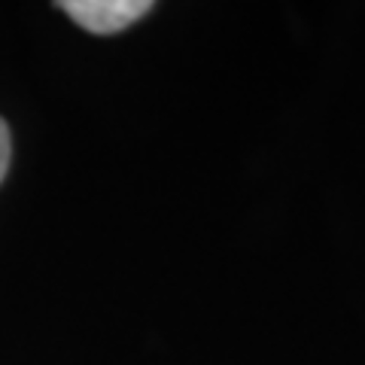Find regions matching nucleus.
Masks as SVG:
<instances>
[{"instance_id":"nucleus-1","label":"nucleus","mask_w":365,"mask_h":365,"mask_svg":"<svg viewBox=\"0 0 365 365\" xmlns=\"http://www.w3.org/2000/svg\"><path fill=\"white\" fill-rule=\"evenodd\" d=\"M64 9L79 28L91 34H116L134 25L153 9L150 0H61Z\"/></svg>"},{"instance_id":"nucleus-2","label":"nucleus","mask_w":365,"mask_h":365,"mask_svg":"<svg viewBox=\"0 0 365 365\" xmlns=\"http://www.w3.org/2000/svg\"><path fill=\"white\" fill-rule=\"evenodd\" d=\"M9 155H13V143H9V128L0 119V182H4L6 170H9Z\"/></svg>"}]
</instances>
